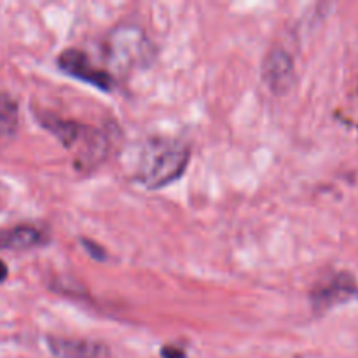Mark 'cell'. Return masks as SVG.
Here are the masks:
<instances>
[{
    "label": "cell",
    "mask_w": 358,
    "mask_h": 358,
    "mask_svg": "<svg viewBox=\"0 0 358 358\" xmlns=\"http://www.w3.org/2000/svg\"><path fill=\"white\" fill-rule=\"evenodd\" d=\"M189 157L191 150L180 140L152 138L143 145L136 177L149 189L164 187L184 173Z\"/></svg>",
    "instance_id": "cell-1"
},
{
    "label": "cell",
    "mask_w": 358,
    "mask_h": 358,
    "mask_svg": "<svg viewBox=\"0 0 358 358\" xmlns=\"http://www.w3.org/2000/svg\"><path fill=\"white\" fill-rule=\"evenodd\" d=\"M41 122L66 149H76L80 166L96 164L107 152V138L91 126L63 121L51 114L41 115Z\"/></svg>",
    "instance_id": "cell-2"
},
{
    "label": "cell",
    "mask_w": 358,
    "mask_h": 358,
    "mask_svg": "<svg viewBox=\"0 0 358 358\" xmlns=\"http://www.w3.org/2000/svg\"><path fill=\"white\" fill-rule=\"evenodd\" d=\"M58 65L65 73L83 80V83L91 84L98 90L108 91L112 87V77L103 70L96 69L87 58L86 52L77 51V49H66L59 55Z\"/></svg>",
    "instance_id": "cell-3"
},
{
    "label": "cell",
    "mask_w": 358,
    "mask_h": 358,
    "mask_svg": "<svg viewBox=\"0 0 358 358\" xmlns=\"http://www.w3.org/2000/svg\"><path fill=\"white\" fill-rule=\"evenodd\" d=\"M110 51L121 65H138L143 58H149V42L138 28L124 27L112 34Z\"/></svg>",
    "instance_id": "cell-4"
},
{
    "label": "cell",
    "mask_w": 358,
    "mask_h": 358,
    "mask_svg": "<svg viewBox=\"0 0 358 358\" xmlns=\"http://www.w3.org/2000/svg\"><path fill=\"white\" fill-rule=\"evenodd\" d=\"M292 77L294 62L289 52L283 49H275L266 56L264 65H262V79L273 93H285L292 84Z\"/></svg>",
    "instance_id": "cell-5"
},
{
    "label": "cell",
    "mask_w": 358,
    "mask_h": 358,
    "mask_svg": "<svg viewBox=\"0 0 358 358\" xmlns=\"http://www.w3.org/2000/svg\"><path fill=\"white\" fill-rule=\"evenodd\" d=\"M355 296H358L355 280L346 273H341V275L331 278V282H327L325 285H318L311 297H313V304L317 310H329L334 304L345 303Z\"/></svg>",
    "instance_id": "cell-6"
},
{
    "label": "cell",
    "mask_w": 358,
    "mask_h": 358,
    "mask_svg": "<svg viewBox=\"0 0 358 358\" xmlns=\"http://www.w3.org/2000/svg\"><path fill=\"white\" fill-rule=\"evenodd\" d=\"M48 345L58 358H110L107 346L91 339L49 338Z\"/></svg>",
    "instance_id": "cell-7"
},
{
    "label": "cell",
    "mask_w": 358,
    "mask_h": 358,
    "mask_svg": "<svg viewBox=\"0 0 358 358\" xmlns=\"http://www.w3.org/2000/svg\"><path fill=\"white\" fill-rule=\"evenodd\" d=\"M44 241V234L34 226H16L13 229L0 231V248L7 250H28L38 247Z\"/></svg>",
    "instance_id": "cell-8"
},
{
    "label": "cell",
    "mask_w": 358,
    "mask_h": 358,
    "mask_svg": "<svg viewBox=\"0 0 358 358\" xmlns=\"http://www.w3.org/2000/svg\"><path fill=\"white\" fill-rule=\"evenodd\" d=\"M17 129L16 103L9 96H0V152L13 142Z\"/></svg>",
    "instance_id": "cell-9"
},
{
    "label": "cell",
    "mask_w": 358,
    "mask_h": 358,
    "mask_svg": "<svg viewBox=\"0 0 358 358\" xmlns=\"http://www.w3.org/2000/svg\"><path fill=\"white\" fill-rule=\"evenodd\" d=\"M83 245H84V247H86V250L90 252V254L93 255L94 259H98V261H101V259H105L103 250H101V248L98 247V245H94L93 241H90V240H83Z\"/></svg>",
    "instance_id": "cell-10"
},
{
    "label": "cell",
    "mask_w": 358,
    "mask_h": 358,
    "mask_svg": "<svg viewBox=\"0 0 358 358\" xmlns=\"http://www.w3.org/2000/svg\"><path fill=\"white\" fill-rule=\"evenodd\" d=\"M161 357L163 358H185V353L182 348H175V346H164L161 350Z\"/></svg>",
    "instance_id": "cell-11"
},
{
    "label": "cell",
    "mask_w": 358,
    "mask_h": 358,
    "mask_svg": "<svg viewBox=\"0 0 358 358\" xmlns=\"http://www.w3.org/2000/svg\"><path fill=\"white\" fill-rule=\"evenodd\" d=\"M7 275H9V269H7L6 262H3V261H0V283H2L3 280L7 278Z\"/></svg>",
    "instance_id": "cell-12"
}]
</instances>
